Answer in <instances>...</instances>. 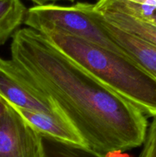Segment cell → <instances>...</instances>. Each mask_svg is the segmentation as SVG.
I'll return each mask as SVG.
<instances>
[{"label": "cell", "mask_w": 156, "mask_h": 157, "mask_svg": "<svg viewBox=\"0 0 156 157\" xmlns=\"http://www.w3.org/2000/svg\"><path fill=\"white\" fill-rule=\"evenodd\" d=\"M12 38L11 59L29 82L55 103L81 135L86 147L106 155L142 145L148 124L137 107L38 31L23 28Z\"/></svg>", "instance_id": "obj_1"}, {"label": "cell", "mask_w": 156, "mask_h": 157, "mask_svg": "<svg viewBox=\"0 0 156 157\" xmlns=\"http://www.w3.org/2000/svg\"><path fill=\"white\" fill-rule=\"evenodd\" d=\"M38 32L147 117H156V79L129 57L57 29Z\"/></svg>", "instance_id": "obj_2"}, {"label": "cell", "mask_w": 156, "mask_h": 157, "mask_svg": "<svg viewBox=\"0 0 156 157\" xmlns=\"http://www.w3.org/2000/svg\"><path fill=\"white\" fill-rule=\"evenodd\" d=\"M24 24L36 31L57 29L125 55L104 30L101 24L100 14L95 10L93 3L34 6L28 9Z\"/></svg>", "instance_id": "obj_3"}, {"label": "cell", "mask_w": 156, "mask_h": 157, "mask_svg": "<svg viewBox=\"0 0 156 157\" xmlns=\"http://www.w3.org/2000/svg\"><path fill=\"white\" fill-rule=\"evenodd\" d=\"M0 98L16 108L64 116L48 96L26 79L12 59L0 58Z\"/></svg>", "instance_id": "obj_4"}, {"label": "cell", "mask_w": 156, "mask_h": 157, "mask_svg": "<svg viewBox=\"0 0 156 157\" xmlns=\"http://www.w3.org/2000/svg\"><path fill=\"white\" fill-rule=\"evenodd\" d=\"M0 157H44L41 135L7 102L0 115Z\"/></svg>", "instance_id": "obj_5"}, {"label": "cell", "mask_w": 156, "mask_h": 157, "mask_svg": "<svg viewBox=\"0 0 156 157\" xmlns=\"http://www.w3.org/2000/svg\"><path fill=\"white\" fill-rule=\"evenodd\" d=\"M94 8L112 25L156 46V25L141 16L128 0H96Z\"/></svg>", "instance_id": "obj_6"}, {"label": "cell", "mask_w": 156, "mask_h": 157, "mask_svg": "<svg viewBox=\"0 0 156 157\" xmlns=\"http://www.w3.org/2000/svg\"><path fill=\"white\" fill-rule=\"evenodd\" d=\"M15 108L41 136L86 147L85 142L79 132L64 116Z\"/></svg>", "instance_id": "obj_7"}, {"label": "cell", "mask_w": 156, "mask_h": 157, "mask_svg": "<svg viewBox=\"0 0 156 157\" xmlns=\"http://www.w3.org/2000/svg\"><path fill=\"white\" fill-rule=\"evenodd\" d=\"M100 16L101 24L110 38L125 55L156 79V46L122 32Z\"/></svg>", "instance_id": "obj_8"}, {"label": "cell", "mask_w": 156, "mask_h": 157, "mask_svg": "<svg viewBox=\"0 0 156 157\" xmlns=\"http://www.w3.org/2000/svg\"><path fill=\"white\" fill-rule=\"evenodd\" d=\"M27 10L21 0H0V46L24 24Z\"/></svg>", "instance_id": "obj_9"}, {"label": "cell", "mask_w": 156, "mask_h": 157, "mask_svg": "<svg viewBox=\"0 0 156 157\" xmlns=\"http://www.w3.org/2000/svg\"><path fill=\"white\" fill-rule=\"evenodd\" d=\"M44 157H107L85 146L61 142L42 136Z\"/></svg>", "instance_id": "obj_10"}, {"label": "cell", "mask_w": 156, "mask_h": 157, "mask_svg": "<svg viewBox=\"0 0 156 157\" xmlns=\"http://www.w3.org/2000/svg\"><path fill=\"white\" fill-rule=\"evenodd\" d=\"M142 146L139 157H156V117L148 127Z\"/></svg>", "instance_id": "obj_11"}, {"label": "cell", "mask_w": 156, "mask_h": 157, "mask_svg": "<svg viewBox=\"0 0 156 157\" xmlns=\"http://www.w3.org/2000/svg\"><path fill=\"white\" fill-rule=\"evenodd\" d=\"M137 6L142 10V17L148 18L156 11V0H128Z\"/></svg>", "instance_id": "obj_12"}, {"label": "cell", "mask_w": 156, "mask_h": 157, "mask_svg": "<svg viewBox=\"0 0 156 157\" xmlns=\"http://www.w3.org/2000/svg\"><path fill=\"white\" fill-rule=\"evenodd\" d=\"M32 3L35 4V6H44V5L48 4H55L57 2L65 1L69 2H73L76 0H29Z\"/></svg>", "instance_id": "obj_13"}, {"label": "cell", "mask_w": 156, "mask_h": 157, "mask_svg": "<svg viewBox=\"0 0 156 157\" xmlns=\"http://www.w3.org/2000/svg\"><path fill=\"white\" fill-rule=\"evenodd\" d=\"M6 108V102L2 99V98H0V115L4 112V110Z\"/></svg>", "instance_id": "obj_14"}, {"label": "cell", "mask_w": 156, "mask_h": 157, "mask_svg": "<svg viewBox=\"0 0 156 157\" xmlns=\"http://www.w3.org/2000/svg\"><path fill=\"white\" fill-rule=\"evenodd\" d=\"M145 19L148 20V21H150V22L153 23V24L155 25H156V11L154 12V13L152 14V15H151V16L149 17V18H145Z\"/></svg>", "instance_id": "obj_15"}]
</instances>
